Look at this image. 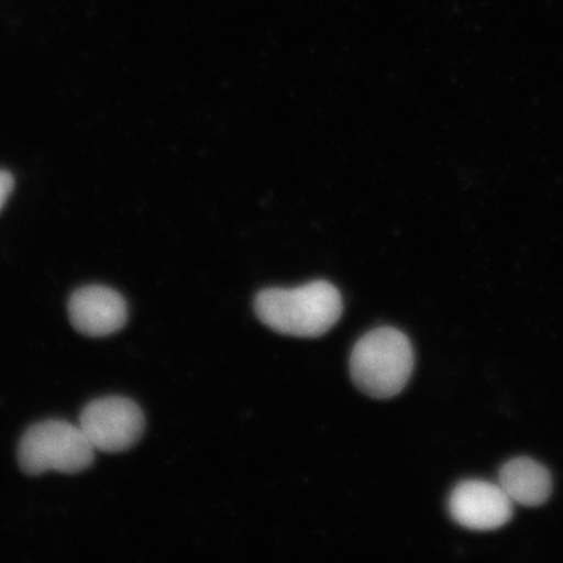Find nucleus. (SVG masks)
Returning a JSON list of instances; mask_svg holds the SVG:
<instances>
[{
  "label": "nucleus",
  "mask_w": 563,
  "mask_h": 563,
  "mask_svg": "<svg viewBox=\"0 0 563 563\" xmlns=\"http://www.w3.org/2000/svg\"><path fill=\"white\" fill-rule=\"evenodd\" d=\"M256 314L267 328L297 338L325 335L340 321L343 300L327 280H313L294 288L273 287L258 292Z\"/></svg>",
  "instance_id": "f257e3e1"
},
{
  "label": "nucleus",
  "mask_w": 563,
  "mask_h": 563,
  "mask_svg": "<svg viewBox=\"0 0 563 563\" xmlns=\"http://www.w3.org/2000/svg\"><path fill=\"white\" fill-rule=\"evenodd\" d=\"M415 365L411 341L396 328H377L363 335L352 349L350 373L358 390L371 398L398 396Z\"/></svg>",
  "instance_id": "f03ea898"
},
{
  "label": "nucleus",
  "mask_w": 563,
  "mask_h": 563,
  "mask_svg": "<svg viewBox=\"0 0 563 563\" xmlns=\"http://www.w3.org/2000/svg\"><path fill=\"white\" fill-rule=\"evenodd\" d=\"M96 449L79 426L46 420L27 428L18 449L21 471L38 476L47 471L75 475L93 464Z\"/></svg>",
  "instance_id": "7ed1b4c3"
},
{
  "label": "nucleus",
  "mask_w": 563,
  "mask_h": 563,
  "mask_svg": "<svg viewBox=\"0 0 563 563\" xmlns=\"http://www.w3.org/2000/svg\"><path fill=\"white\" fill-rule=\"evenodd\" d=\"M79 427L91 446L114 454L136 445L144 433L145 418L132 399L104 397L84 408Z\"/></svg>",
  "instance_id": "20e7f679"
},
{
  "label": "nucleus",
  "mask_w": 563,
  "mask_h": 563,
  "mask_svg": "<svg viewBox=\"0 0 563 563\" xmlns=\"http://www.w3.org/2000/svg\"><path fill=\"white\" fill-rule=\"evenodd\" d=\"M455 522L473 531H493L510 522L512 501L499 485L482 481L457 484L449 498Z\"/></svg>",
  "instance_id": "39448f33"
},
{
  "label": "nucleus",
  "mask_w": 563,
  "mask_h": 563,
  "mask_svg": "<svg viewBox=\"0 0 563 563\" xmlns=\"http://www.w3.org/2000/svg\"><path fill=\"white\" fill-rule=\"evenodd\" d=\"M70 323L82 335L102 338L115 334L129 319V308L121 294L93 285L79 288L68 301Z\"/></svg>",
  "instance_id": "423d86ee"
},
{
  "label": "nucleus",
  "mask_w": 563,
  "mask_h": 563,
  "mask_svg": "<svg viewBox=\"0 0 563 563\" xmlns=\"http://www.w3.org/2000/svg\"><path fill=\"white\" fill-rule=\"evenodd\" d=\"M499 487L512 503L537 508L552 495V476L549 471L530 457H516L499 471Z\"/></svg>",
  "instance_id": "0eeeda50"
},
{
  "label": "nucleus",
  "mask_w": 563,
  "mask_h": 563,
  "mask_svg": "<svg viewBox=\"0 0 563 563\" xmlns=\"http://www.w3.org/2000/svg\"><path fill=\"white\" fill-rule=\"evenodd\" d=\"M13 178L10 173L0 170V209L3 208L7 199L12 192Z\"/></svg>",
  "instance_id": "6e6552de"
}]
</instances>
